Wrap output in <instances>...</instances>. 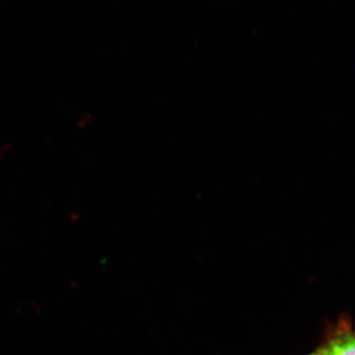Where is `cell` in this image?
I'll list each match as a JSON object with an SVG mask.
<instances>
[{
  "mask_svg": "<svg viewBox=\"0 0 355 355\" xmlns=\"http://www.w3.org/2000/svg\"><path fill=\"white\" fill-rule=\"evenodd\" d=\"M310 355H355V331L347 324L340 326Z\"/></svg>",
  "mask_w": 355,
  "mask_h": 355,
  "instance_id": "1",
  "label": "cell"
}]
</instances>
